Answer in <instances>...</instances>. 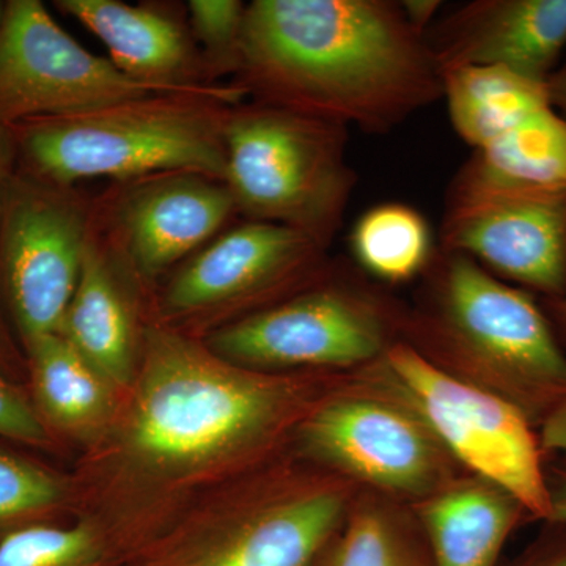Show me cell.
Masks as SVG:
<instances>
[{"instance_id": "d6a6232c", "label": "cell", "mask_w": 566, "mask_h": 566, "mask_svg": "<svg viewBox=\"0 0 566 566\" xmlns=\"http://www.w3.org/2000/svg\"><path fill=\"white\" fill-rule=\"evenodd\" d=\"M536 566H566V551L556 554V556L546 558L545 562Z\"/></svg>"}, {"instance_id": "7c38bea8", "label": "cell", "mask_w": 566, "mask_h": 566, "mask_svg": "<svg viewBox=\"0 0 566 566\" xmlns=\"http://www.w3.org/2000/svg\"><path fill=\"white\" fill-rule=\"evenodd\" d=\"M326 251L292 227L241 223L182 263L164 290V315L192 319L251 303L314 273Z\"/></svg>"}, {"instance_id": "4316f807", "label": "cell", "mask_w": 566, "mask_h": 566, "mask_svg": "<svg viewBox=\"0 0 566 566\" xmlns=\"http://www.w3.org/2000/svg\"><path fill=\"white\" fill-rule=\"evenodd\" d=\"M0 436L32 446L44 444L48 439L46 428L35 406L2 376H0Z\"/></svg>"}, {"instance_id": "5bb4252c", "label": "cell", "mask_w": 566, "mask_h": 566, "mask_svg": "<svg viewBox=\"0 0 566 566\" xmlns=\"http://www.w3.org/2000/svg\"><path fill=\"white\" fill-rule=\"evenodd\" d=\"M439 71L499 66L546 82L566 44V0H480L424 36Z\"/></svg>"}, {"instance_id": "3957f363", "label": "cell", "mask_w": 566, "mask_h": 566, "mask_svg": "<svg viewBox=\"0 0 566 566\" xmlns=\"http://www.w3.org/2000/svg\"><path fill=\"white\" fill-rule=\"evenodd\" d=\"M245 95L240 85L219 84L29 122L20 125L21 147L36 177L59 188L88 178L126 182L169 172L223 181L227 120Z\"/></svg>"}, {"instance_id": "603a6c76", "label": "cell", "mask_w": 566, "mask_h": 566, "mask_svg": "<svg viewBox=\"0 0 566 566\" xmlns=\"http://www.w3.org/2000/svg\"><path fill=\"white\" fill-rule=\"evenodd\" d=\"M114 554L96 524L59 527L33 523L0 539V566H112Z\"/></svg>"}, {"instance_id": "7a4b0ae2", "label": "cell", "mask_w": 566, "mask_h": 566, "mask_svg": "<svg viewBox=\"0 0 566 566\" xmlns=\"http://www.w3.org/2000/svg\"><path fill=\"white\" fill-rule=\"evenodd\" d=\"M136 392L122 428L134 471L196 479L232 461L274 430L289 411V382L222 359L172 327L144 335Z\"/></svg>"}, {"instance_id": "f546056e", "label": "cell", "mask_w": 566, "mask_h": 566, "mask_svg": "<svg viewBox=\"0 0 566 566\" xmlns=\"http://www.w3.org/2000/svg\"><path fill=\"white\" fill-rule=\"evenodd\" d=\"M439 2H431V0H416V2H403L401 9H403L406 18L411 22L412 28L416 29L420 35H427L428 24L438 11Z\"/></svg>"}, {"instance_id": "9c48e42d", "label": "cell", "mask_w": 566, "mask_h": 566, "mask_svg": "<svg viewBox=\"0 0 566 566\" xmlns=\"http://www.w3.org/2000/svg\"><path fill=\"white\" fill-rule=\"evenodd\" d=\"M66 189L10 186L0 216L3 281L25 345L59 334L91 243L95 216Z\"/></svg>"}, {"instance_id": "cb8c5ba5", "label": "cell", "mask_w": 566, "mask_h": 566, "mask_svg": "<svg viewBox=\"0 0 566 566\" xmlns=\"http://www.w3.org/2000/svg\"><path fill=\"white\" fill-rule=\"evenodd\" d=\"M66 486L61 476L21 458L0 452V528L35 523L61 505Z\"/></svg>"}, {"instance_id": "44dd1931", "label": "cell", "mask_w": 566, "mask_h": 566, "mask_svg": "<svg viewBox=\"0 0 566 566\" xmlns=\"http://www.w3.org/2000/svg\"><path fill=\"white\" fill-rule=\"evenodd\" d=\"M469 164L505 185L566 191V118L554 107L538 112L476 150Z\"/></svg>"}, {"instance_id": "5b68a950", "label": "cell", "mask_w": 566, "mask_h": 566, "mask_svg": "<svg viewBox=\"0 0 566 566\" xmlns=\"http://www.w3.org/2000/svg\"><path fill=\"white\" fill-rule=\"evenodd\" d=\"M385 359L395 382L442 446L521 509L549 521L551 488L538 441L520 406L447 374L412 346H390Z\"/></svg>"}, {"instance_id": "4fadbf2b", "label": "cell", "mask_w": 566, "mask_h": 566, "mask_svg": "<svg viewBox=\"0 0 566 566\" xmlns=\"http://www.w3.org/2000/svg\"><path fill=\"white\" fill-rule=\"evenodd\" d=\"M303 442L319 460L394 493H423L438 475L430 430L419 417L381 401L324 405L305 420Z\"/></svg>"}, {"instance_id": "d590c367", "label": "cell", "mask_w": 566, "mask_h": 566, "mask_svg": "<svg viewBox=\"0 0 566 566\" xmlns=\"http://www.w3.org/2000/svg\"><path fill=\"white\" fill-rule=\"evenodd\" d=\"M0 349H2V344H0Z\"/></svg>"}, {"instance_id": "d6986e66", "label": "cell", "mask_w": 566, "mask_h": 566, "mask_svg": "<svg viewBox=\"0 0 566 566\" xmlns=\"http://www.w3.org/2000/svg\"><path fill=\"white\" fill-rule=\"evenodd\" d=\"M517 509L515 499L486 482L436 495L422 513L434 565L495 566Z\"/></svg>"}, {"instance_id": "2e32d148", "label": "cell", "mask_w": 566, "mask_h": 566, "mask_svg": "<svg viewBox=\"0 0 566 566\" xmlns=\"http://www.w3.org/2000/svg\"><path fill=\"white\" fill-rule=\"evenodd\" d=\"M128 273L93 221L80 282L59 329L63 340L117 389L132 385L136 376V318L126 293Z\"/></svg>"}, {"instance_id": "484cf974", "label": "cell", "mask_w": 566, "mask_h": 566, "mask_svg": "<svg viewBox=\"0 0 566 566\" xmlns=\"http://www.w3.org/2000/svg\"><path fill=\"white\" fill-rule=\"evenodd\" d=\"M326 566H417L389 520L376 510L354 515Z\"/></svg>"}, {"instance_id": "9a60e30c", "label": "cell", "mask_w": 566, "mask_h": 566, "mask_svg": "<svg viewBox=\"0 0 566 566\" xmlns=\"http://www.w3.org/2000/svg\"><path fill=\"white\" fill-rule=\"evenodd\" d=\"M344 499L311 491L205 528L151 566H308L334 534Z\"/></svg>"}, {"instance_id": "4dcf8cb0", "label": "cell", "mask_w": 566, "mask_h": 566, "mask_svg": "<svg viewBox=\"0 0 566 566\" xmlns=\"http://www.w3.org/2000/svg\"><path fill=\"white\" fill-rule=\"evenodd\" d=\"M546 87L554 109L566 118V63L547 77Z\"/></svg>"}, {"instance_id": "7402d4cb", "label": "cell", "mask_w": 566, "mask_h": 566, "mask_svg": "<svg viewBox=\"0 0 566 566\" xmlns=\"http://www.w3.org/2000/svg\"><path fill=\"white\" fill-rule=\"evenodd\" d=\"M349 243L357 263L386 282L409 281L433 259L430 227L403 203L378 205L364 212Z\"/></svg>"}, {"instance_id": "e575fe53", "label": "cell", "mask_w": 566, "mask_h": 566, "mask_svg": "<svg viewBox=\"0 0 566 566\" xmlns=\"http://www.w3.org/2000/svg\"><path fill=\"white\" fill-rule=\"evenodd\" d=\"M562 297H564V311H565V314H566V286H565L564 294H562Z\"/></svg>"}, {"instance_id": "f1b7e54d", "label": "cell", "mask_w": 566, "mask_h": 566, "mask_svg": "<svg viewBox=\"0 0 566 566\" xmlns=\"http://www.w3.org/2000/svg\"><path fill=\"white\" fill-rule=\"evenodd\" d=\"M11 163H13V139L7 126L0 125V216L10 188Z\"/></svg>"}, {"instance_id": "ba28073f", "label": "cell", "mask_w": 566, "mask_h": 566, "mask_svg": "<svg viewBox=\"0 0 566 566\" xmlns=\"http://www.w3.org/2000/svg\"><path fill=\"white\" fill-rule=\"evenodd\" d=\"M441 259L450 342L528 397L564 400L566 354L534 297L461 253Z\"/></svg>"}, {"instance_id": "83f0119b", "label": "cell", "mask_w": 566, "mask_h": 566, "mask_svg": "<svg viewBox=\"0 0 566 566\" xmlns=\"http://www.w3.org/2000/svg\"><path fill=\"white\" fill-rule=\"evenodd\" d=\"M539 446L566 455V398L554 405L553 411L546 416Z\"/></svg>"}, {"instance_id": "6da1fadb", "label": "cell", "mask_w": 566, "mask_h": 566, "mask_svg": "<svg viewBox=\"0 0 566 566\" xmlns=\"http://www.w3.org/2000/svg\"><path fill=\"white\" fill-rule=\"evenodd\" d=\"M240 82L255 102L389 133L442 96L423 35L385 0H255Z\"/></svg>"}, {"instance_id": "277c9868", "label": "cell", "mask_w": 566, "mask_h": 566, "mask_svg": "<svg viewBox=\"0 0 566 566\" xmlns=\"http://www.w3.org/2000/svg\"><path fill=\"white\" fill-rule=\"evenodd\" d=\"M346 132L273 104H238L226 126V185L251 221L292 227L329 248L356 177Z\"/></svg>"}, {"instance_id": "ffe728a7", "label": "cell", "mask_w": 566, "mask_h": 566, "mask_svg": "<svg viewBox=\"0 0 566 566\" xmlns=\"http://www.w3.org/2000/svg\"><path fill=\"white\" fill-rule=\"evenodd\" d=\"M441 77L453 128L475 150L553 107L546 82L499 66H457Z\"/></svg>"}, {"instance_id": "e0dca14e", "label": "cell", "mask_w": 566, "mask_h": 566, "mask_svg": "<svg viewBox=\"0 0 566 566\" xmlns=\"http://www.w3.org/2000/svg\"><path fill=\"white\" fill-rule=\"evenodd\" d=\"M59 9L91 29L109 51L111 62L133 80L163 87H197L208 81L180 22L151 7L118 0H61Z\"/></svg>"}, {"instance_id": "8fae6325", "label": "cell", "mask_w": 566, "mask_h": 566, "mask_svg": "<svg viewBox=\"0 0 566 566\" xmlns=\"http://www.w3.org/2000/svg\"><path fill=\"white\" fill-rule=\"evenodd\" d=\"M106 243L129 274L153 281L210 243L237 211L226 182L169 172L122 182Z\"/></svg>"}, {"instance_id": "ac0fdd59", "label": "cell", "mask_w": 566, "mask_h": 566, "mask_svg": "<svg viewBox=\"0 0 566 566\" xmlns=\"http://www.w3.org/2000/svg\"><path fill=\"white\" fill-rule=\"evenodd\" d=\"M28 346L36 411L43 422L76 438L99 434L117 408V387L59 334Z\"/></svg>"}, {"instance_id": "52a82bcc", "label": "cell", "mask_w": 566, "mask_h": 566, "mask_svg": "<svg viewBox=\"0 0 566 566\" xmlns=\"http://www.w3.org/2000/svg\"><path fill=\"white\" fill-rule=\"evenodd\" d=\"M441 248L536 292L566 286V191L491 180L465 164L449 196Z\"/></svg>"}, {"instance_id": "8992f818", "label": "cell", "mask_w": 566, "mask_h": 566, "mask_svg": "<svg viewBox=\"0 0 566 566\" xmlns=\"http://www.w3.org/2000/svg\"><path fill=\"white\" fill-rule=\"evenodd\" d=\"M214 85L163 87L133 80L111 59L82 48L39 0L6 3L0 25V125L7 128Z\"/></svg>"}, {"instance_id": "30bf717a", "label": "cell", "mask_w": 566, "mask_h": 566, "mask_svg": "<svg viewBox=\"0 0 566 566\" xmlns=\"http://www.w3.org/2000/svg\"><path fill=\"white\" fill-rule=\"evenodd\" d=\"M208 348L244 368L354 367L386 348V324L364 297L322 286L212 331Z\"/></svg>"}, {"instance_id": "1f68e13d", "label": "cell", "mask_w": 566, "mask_h": 566, "mask_svg": "<svg viewBox=\"0 0 566 566\" xmlns=\"http://www.w3.org/2000/svg\"><path fill=\"white\" fill-rule=\"evenodd\" d=\"M553 523L565 524L566 526V482L557 490H551V516Z\"/></svg>"}, {"instance_id": "836d02e7", "label": "cell", "mask_w": 566, "mask_h": 566, "mask_svg": "<svg viewBox=\"0 0 566 566\" xmlns=\"http://www.w3.org/2000/svg\"><path fill=\"white\" fill-rule=\"evenodd\" d=\"M3 13H6V6H3V3L0 2V25H2Z\"/></svg>"}, {"instance_id": "d4e9b609", "label": "cell", "mask_w": 566, "mask_h": 566, "mask_svg": "<svg viewBox=\"0 0 566 566\" xmlns=\"http://www.w3.org/2000/svg\"><path fill=\"white\" fill-rule=\"evenodd\" d=\"M245 9L248 6L238 0H191L188 3L193 36L203 48L208 81L240 70Z\"/></svg>"}]
</instances>
